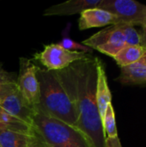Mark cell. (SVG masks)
<instances>
[{
    "mask_svg": "<svg viewBox=\"0 0 146 147\" xmlns=\"http://www.w3.org/2000/svg\"><path fill=\"white\" fill-rule=\"evenodd\" d=\"M146 50L140 46L125 45L124 47L114 57L116 64L120 67H124L141 60Z\"/></svg>",
    "mask_w": 146,
    "mask_h": 147,
    "instance_id": "cell-15",
    "label": "cell"
},
{
    "mask_svg": "<svg viewBox=\"0 0 146 147\" xmlns=\"http://www.w3.org/2000/svg\"><path fill=\"white\" fill-rule=\"evenodd\" d=\"M98 8L113 14L118 23L146 24V4L133 0H102Z\"/></svg>",
    "mask_w": 146,
    "mask_h": 147,
    "instance_id": "cell-4",
    "label": "cell"
},
{
    "mask_svg": "<svg viewBox=\"0 0 146 147\" xmlns=\"http://www.w3.org/2000/svg\"><path fill=\"white\" fill-rule=\"evenodd\" d=\"M96 71L97 79L96 88V97L98 111L101 119H102L108 104L112 103V94L108 86L104 64L99 58H97L96 60Z\"/></svg>",
    "mask_w": 146,
    "mask_h": 147,
    "instance_id": "cell-12",
    "label": "cell"
},
{
    "mask_svg": "<svg viewBox=\"0 0 146 147\" xmlns=\"http://www.w3.org/2000/svg\"><path fill=\"white\" fill-rule=\"evenodd\" d=\"M17 90L16 83L0 84V102Z\"/></svg>",
    "mask_w": 146,
    "mask_h": 147,
    "instance_id": "cell-19",
    "label": "cell"
},
{
    "mask_svg": "<svg viewBox=\"0 0 146 147\" xmlns=\"http://www.w3.org/2000/svg\"><path fill=\"white\" fill-rule=\"evenodd\" d=\"M97 57L88 54L61 71H54L70 98L77 117L74 126L95 147H105L106 137L96 97Z\"/></svg>",
    "mask_w": 146,
    "mask_h": 147,
    "instance_id": "cell-1",
    "label": "cell"
},
{
    "mask_svg": "<svg viewBox=\"0 0 146 147\" xmlns=\"http://www.w3.org/2000/svg\"><path fill=\"white\" fill-rule=\"evenodd\" d=\"M118 82L125 85H137L146 84V62L143 59L132 65L120 67Z\"/></svg>",
    "mask_w": 146,
    "mask_h": 147,
    "instance_id": "cell-13",
    "label": "cell"
},
{
    "mask_svg": "<svg viewBox=\"0 0 146 147\" xmlns=\"http://www.w3.org/2000/svg\"><path fill=\"white\" fill-rule=\"evenodd\" d=\"M102 0H71L52 5L44 10L43 16H72L81 14L83 10L98 8Z\"/></svg>",
    "mask_w": 146,
    "mask_h": 147,
    "instance_id": "cell-11",
    "label": "cell"
},
{
    "mask_svg": "<svg viewBox=\"0 0 146 147\" xmlns=\"http://www.w3.org/2000/svg\"><path fill=\"white\" fill-rule=\"evenodd\" d=\"M145 62H146V51L145 53V55H144V57H143V59H142Z\"/></svg>",
    "mask_w": 146,
    "mask_h": 147,
    "instance_id": "cell-23",
    "label": "cell"
},
{
    "mask_svg": "<svg viewBox=\"0 0 146 147\" xmlns=\"http://www.w3.org/2000/svg\"><path fill=\"white\" fill-rule=\"evenodd\" d=\"M105 147H122L119 136L115 138H106Z\"/></svg>",
    "mask_w": 146,
    "mask_h": 147,
    "instance_id": "cell-21",
    "label": "cell"
},
{
    "mask_svg": "<svg viewBox=\"0 0 146 147\" xmlns=\"http://www.w3.org/2000/svg\"><path fill=\"white\" fill-rule=\"evenodd\" d=\"M89 147H95L92 144H90V143H89Z\"/></svg>",
    "mask_w": 146,
    "mask_h": 147,
    "instance_id": "cell-24",
    "label": "cell"
},
{
    "mask_svg": "<svg viewBox=\"0 0 146 147\" xmlns=\"http://www.w3.org/2000/svg\"><path fill=\"white\" fill-rule=\"evenodd\" d=\"M58 44L59 46H61L62 47H64L65 49L69 50V51L83 52L86 53H92V52H93V49L83 45L82 43H78L68 37H65Z\"/></svg>",
    "mask_w": 146,
    "mask_h": 147,
    "instance_id": "cell-18",
    "label": "cell"
},
{
    "mask_svg": "<svg viewBox=\"0 0 146 147\" xmlns=\"http://www.w3.org/2000/svg\"><path fill=\"white\" fill-rule=\"evenodd\" d=\"M139 35H140V47H142L145 50H146V24L142 26Z\"/></svg>",
    "mask_w": 146,
    "mask_h": 147,
    "instance_id": "cell-22",
    "label": "cell"
},
{
    "mask_svg": "<svg viewBox=\"0 0 146 147\" xmlns=\"http://www.w3.org/2000/svg\"><path fill=\"white\" fill-rule=\"evenodd\" d=\"M33 126L49 147H89V141L76 127L69 124L36 112Z\"/></svg>",
    "mask_w": 146,
    "mask_h": 147,
    "instance_id": "cell-3",
    "label": "cell"
},
{
    "mask_svg": "<svg viewBox=\"0 0 146 147\" xmlns=\"http://www.w3.org/2000/svg\"><path fill=\"white\" fill-rule=\"evenodd\" d=\"M0 108L15 117L33 126L34 110L27 103L18 88L17 90L0 102Z\"/></svg>",
    "mask_w": 146,
    "mask_h": 147,
    "instance_id": "cell-8",
    "label": "cell"
},
{
    "mask_svg": "<svg viewBox=\"0 0 146 147\" xmlns=\"http://www.w3.org/2000/svg\"><path fill=\"white\" fill-rule=\"evenodd\" d=\"M116 17L108 11L100 8H92L83 10L80 14L78 28L80 30H86L92 28H100L117 24Z\"/></svg>",
    "mask_w": 146,
    "mask_h": 147,
    "instance_id": "cell-10",
    "label": "cell"
},
{
    "mask_svg": "<svg viewBox=\"0 0 146 147\" xmlns=\"http://www.w3.org/2000/svg\"><path fill=\"white\" fill-rule=\"evenodd\" d=\"M36 76L40 84V105L36 112L74 127L77 121L74 108L55 72L37 66Z\"/></svg>",
    "mask_w": 146,
    "mask_h": 147,
    "instance_id": "cell-2",
    "label": "cell"
},
{
    "mask_svg": "<svg viewBox=\"0 0 146 147\" xmlns=\"http://www.w3.org/2000/svg\"><path fill=\"white\" fill-rule=\"evenodd\" d=\"M103 133L106 138H115L118 137V130L116 126L115 113L113 104H108L106 112L102 119Z\"/></svg>",
    "mask_w": 146,
    "mask_h": 147,
    "instance_id": "cell-16",
    "label": "cell"
},
{
    "mask_svg": "<svg viewBox=\"0 0 146 147\" xmlns=\"http://www.w3.org/2000/svg\"><path fill=\"white\" fill-rule=\"evenodd\" d=\"M82 44L114 58L124 47L126 42L122 32L118 25L114 24L96 33L84 40Z\"/></svg>",
    "mask_w": 146,
    "mask_h": 147,
    "instance_id": "cell-7",
    "label": "cell"
},
{
    "mask_svg": "<svg viewBox=\"0 0 146 147\" xmlns=\"http://www.w3.org/2000/svg\"><path fill=\"white\" fill-rule=\"evenodd\" d=\"M15 74L5 71L3 67V64L0 62V84L6 83H16Z\"/></svg>",
    "mask_w": 146,
    "mask_h": 147,
    "instance_id": "cell-20",
    "label": "cell"
},
{
    "mask_svg": "<svg viewBox=\"0 0 146 147\" xmlns=\"http://www.w3.org/2000/svg\"><path fill=\"white\" fill-rule=\"evenodd\" d=\"M117 25L123 34L126 45L140 46V35L135 28V26L124 22L117 23Z\"/></svg>",
    "mask_w": 146,
    "mask_h": 147,
    "instance_id": "cell-17",
    "label": "cell"
},
{
    "mask_svg": "<svg viewBox=\"0 0 146 147\" xmlns=\"http://www.w3.org/2000/svg\"><path fill=\"white\" fill-rule=\"evenodd\" d=\"M36 69L37 66L32 60L20 58V70L16 78L17 88L35 113L40 105V84L36 76Z\"/></svg>",
    "mask_w": 146,
    "mask_h": 147,
    "instance_id": "cell-6",
    "label": "cell"
},
{
    "mask_svg": "<svg viewBox=\"0 0 146 147\" xmlns=\"http://www.w3.org/2000/svg\"><path fill=\"white\" fill-rule=\"evenodd\" d=\"M0 147H3V146H1V144H0Z\"/></svg>",
    "mask_w": 146,
    "mask_h": 147,
    "instance_id": "cell-25",
    "label": "cell"
},
{
    "mask_svg": "<svg viewBox=\"0 0 146 147\" xmlns=\"http://www.w3.org/2000/svg\"><path fill=\"white\" fill-rule=\"evenodd\" d=\"M0 144L3 147H49L36 130L25 134L0 129Z\"/></svg>",
    "mask_w": 146,
    "mask_h": 147,
    "instance_id": "cell-9",
    "label": "cell"
},
{
    "mask_svg": "<svg viewBox=\"0 0 146 147\" xmlns=\"http://www.w3.org/2000/svg\"><path fill=\"white\" fill-rule=\"evenodd\" d=\"M88 54L83 52L69 51L52 43L45 46L44 49L34 55V59L39 61L47 71H58L67 68L72 63L84 59Z\"/></svg>",
    "mask_w": 146,
    "mask_h": 147,
    "instance_id": "cell-5",
    "label": "cell"
},
{
    "mask_svg": "<svg viewBox=\"0 0 146 147\" xmlns=\"http://www.w3.org/2000/svg\"><path fill=\"white\" fill-rule=\"evenodd\" d=\"M0 129L11 132L33 134L35 132L34 126H31L23 121L7 113L0 108Z\"/></svg>",
    "mask_w": 146,
    "mask_h": 147,
    "instance_id": "cell-14",
    "label": "cell"
}]
</instances>
